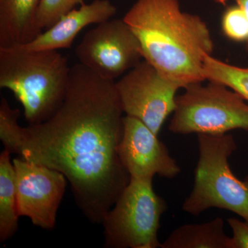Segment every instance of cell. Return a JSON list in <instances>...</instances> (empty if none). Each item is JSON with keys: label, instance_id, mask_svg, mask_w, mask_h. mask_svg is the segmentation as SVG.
<instances>
[{"label": "cell", "instance_id": "cell-1", "mask_svg": "<svg viewBox=\"0 0 248 248\" xmlns=\"http://www.w3.org/2000/svg\"><path fill=\"white\" fill-rule=\"evenodd\" d=\"M124 113L115 81L76 63L63 104L42 123L21 126L20 111L1 97L0 139L11 154L62 173L85 216L99 224L130 182L118 153Z\"/></svg>", "mask_w": 248, "mask_h": 248}, {"label": "cell", "instance_id": "cell-2", "mask_svg": "<svg viewBox=\"0 0 248 248\" xmlns=\"http://www.w3.org/2000/svg\"><path fill=\"white\" fill-rule=\"evenodd\" d=\"M123 19L141 46L143 60L185 89L206 80L203 65L214 42L206 23L184 12L178 0H137Z\"/></svg>", "mask_w": 248, "mask_h": 248}, {"label": "cell", "instance_id": "cell-3", "mask_svg": "<svg viewBox=\"0 0 248 248\" xmlns=\"http://www.w3.org/2000/svg\"><path fill=\"white\" fill-rule=\"evenodd\" d=\"M71 71L59 50L0 47V88L12 92L29 125L45 122L60 108Z\"/></svg>", "mask_w": 248, "mask_h": 248}, {"label": "cell", "instance_id": "cell-4", "mask_svg": "<svg viewBox=\"0 0 248 248\" xmlns=\"http://www.w3.org/2000/svg\"><path fill=\"white\" fill-rule=\"evenodd\" d=\"M197 135L200 156L195 182L183 210L199 216L210 208L223 209L248 221V176L236 177L229 164L236 150L234 137L228 133Z\"/></svg>", "mask_w": 248, "mask_h": 248}, {"label": "cell", "instance_id": "cell-5", "mask_svg": "<svg viewBox=\"0 0 248 248\" xmlns=\"http://www.w3.org/2000/svg\"><path fill=\"white\" fill-rule=\"evenodd\" d=\"M176 97L169 125L177 135L197 133L218 135L233 130L248 133V104L228 86L209 81L186 86Z\"/></svg>", "mask_w": 248, "mask_h": 248}, {"label": "cell", "instance_id": "cell-6", "mask_svg": "<svg viewBox=\"0 0 248 248\" xmlns=\"http://www.w3.org/2000/svg\"><path fill=\"white\" fill-rule=\"evenodd\" d=\"M153 181L130 178L103 221L107 247L161 248L158 233L167 204L155 192Z\"/></svg>", "mask_w": 248, "mask_h": 248}, {"label": "cell", "instance_id": "cell-7", "mask_svg": "<svg viewBox=\"0 0 248 248\" xmlns=\"http://www.w3.org/2000/svg\"><path fill=\"white\" fill-rule=\"evenodd\" d=\"M125 115L135 117L159 135L168 117L176 107L179 89L146 60H141L115 82Z\"/></svg>", "mask_w": 248, "mask_h": 248}, {"label": "cell", "instance_id": "cell-8", "mask_svg": "<svg viewBox=\"0 0 248 248\" xmlns=\"http://www.w3.org/2000/svg\"><path fill=\"white\" fill-rule=\"evenodd\" d=\"M79 63L103 79L115 81L141 61L138 39L123 19L97 24L77 46Z\"/></svg>", "mask_w": 248, "mask_h": 248}, {"label": "cell", "instance_id": "cell-9", "mask_svg": "<svg viewBox=\"0 0 248 248\" xmlns=\"http://www.w3.org/2000/svg\"><path fill=\"white\" fill-rule=\"evenodd\" d=\"M16 171L18 215L42 229L53 230L66 190L62 173L22 158L13 161Z\"/></svg>", "mask_w": 248, "mask_h": 248}, {"label": "cell", "instance_id": "cell-10", "mask_svg": "<svg viewBox=\"0 0 248 248\" xmlns=\"http://www.w3.org/2000/svg\"><path fill=\"white\" fill-rule=\"evenodd\" d=\"M119 146L121 162L130 178L153 180L155 175L174 179L181 172L166 145L141 121L125 115Z\"/></svg>", "mask_w": 248, "mask_h": 248}, {"label": "cell", "instance_id": "cell-11", "mask_svg": "<svg viewBox=\"0 0 248 248\" xmlns=\"http://www.w3.org/2000/svg\"><path fill=\"white\" fill-rule=\"evenodd\" d=\"M63 15L51 27L41 32L27 45L19 47L27 50H59L71 48L81 30L93 24L109 20L117 12V8L109 0H94L80 5Z\"/></svg>", "mask_w": 248, "mask_h": 248}, {"label": "cell", "instance_id": "cell-12", "mask_svg": "<svg viewBox=\"0 0 248 248\" xmlns=\"http://www.w3.org/2000/svg\"><path fill=\"white\" fill-rule=\"evenodd\" d=\"M40 0H0V47L27 45L42 31L37 24Z\"/></svg>", "mask_w": 248, "mask_h": 248}, {"label": "cell", "instance_id": "cell-13", "mask_svg": "<svg viewBox=\"0 0 248 248\" xmlns=\"http://www.w3.org/2000/svg\"><path fill=\"white\" fill-rule=\"evenodd\" d=\"M161 248H232L221 217L200 224H184L176 228Z\"/></svg>", "mask_w": 248, "mask_h": 248}, {"label": "cell", "instance_id": "cell-14", "mask_svg": "<svg viewBox=\"0 0 248 248\" xmlns=\"http://www.w3.org/2000/svg\"><path fill=\"white\" fill-rule=\"evenodd\" d=\"M16 171L11 153L4 150L0 155V241L4 242L18 229Z\"/></svg>", "mask_w": 248, "mask_h": 248}, {"label": "cell", "instance_id": "cell-15", "mask_svg": "<svg viewBox=\"0 0 248 248\" xmlns=\"http://www.w3.org/2000/svg\"><path fill=\"white\" fill-rule=\"evenodd\" d=\"M203 73L206 80L228 86L248 102V68L233 66L210 55L205 59Z\"/></svg>", "mask_w": 248, "mask_h": 248}, {"label": "cell", "instance_id": "cell-16", "mask_svg": "<svg viewBox=\"0 0 248 248\" xmlns=\"http://www.w3.org/2000/svg\"><path fill=\"white\" fill-rule=\"evenodd\" d=\"M84 3V0H40L37 14V27L43 32L77 5Z\"/></svg>", "mask_w": 248, "mask_h": 248}, {"label": "cell", "instance_id": "cell-17", "mask_svg": "<svg viewBox=\"0 0 248 248\" xmlns=\"http://www.w3.org/2000/svg\"><path fill=\"white\" fill-rule=\"evenodd\" d=\"M221 27L223 33L230 40L248 43V19L237 4L226 10L222 17Z\"/></svg>", "mask_w": 248, "mask_h": 248}, {"label": "cell", "instance_id": "cell-18", "mask_svg": "<svg viewBox=\"0 0 248 248\" xmlns=\"http://www.w3.org/2000/svg\"><path fill=\"white\" fill-rule=\"evenodd\" d=\"M227 221L232 231V248H248V221L230 218Z\"/></svg>", "mask_w": 248, "mask_h": 248}, {"label": "cell", "instance_id": "cell-19", "mask_svg": "<svg viewBox=\"0 0 248 248\" xmlns=\"http://www.w3.org/2000/svg\"><path fill=\"white\" fill-rule=\"evenodd\" d=\"M234 1L243 9L248 19V0H234Z\"/></svg>", "mask_w": 248, "mask_h": 248}]
</instances>
